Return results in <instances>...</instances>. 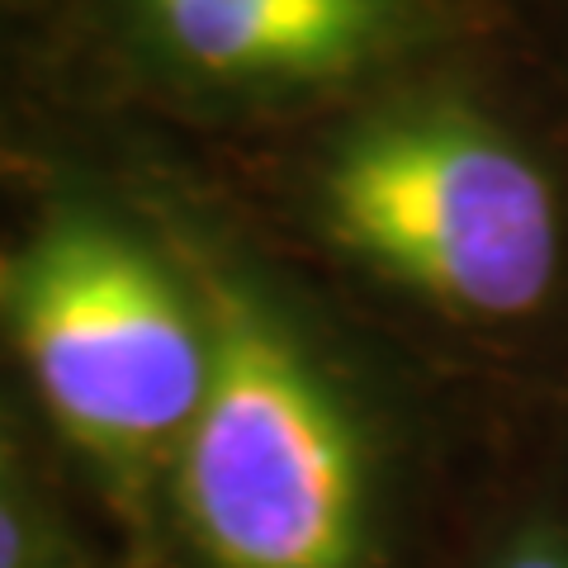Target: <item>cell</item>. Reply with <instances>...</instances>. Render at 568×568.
Wrapping results in <instances>:
<instances>
[{"mask_svg": "<svg viewBox=\"0 0 568 568\" xmlns=\"http://www.w3.org/2000/svg\"><path fill=\"white\" fill-rule=\"evenodd\" d=\"M29 564V521H24V503L14 488V459H10V440L0 426V568H24Z\"/></svg>", "mask_w": 568, "mask_h": 568, "instance_id": "cell-4", "label": "cell"}, {"mask_svg": "<svg viewBox=\"0 0 568 568\" xmlns=\"http://www.w3.org/2000/svg\"><path fill=\"white\" fill-rule=\"evenodd\" d=\"M181 507L213 568H355L361 455L275 317L209 290V388L181 440Z\"/></svg>", "mask_w": 568, "mask_h": 568, "instance_id": "cell-1", "label": "cell"}, {"mask_svg": "<svg viewBox=\"0 0 568 568\" xmlns=\"http://www.w3.org/2000/svg\"><path fill=\"white\" fill-rule=\"evenodd\" d=\"M148 10L156 6H209V10H384L388 0H142Z\"/></svg>", "mask_w": 568, "mask_h": 568, "instance_id": "cell-5", "label": "cell"}, {"mask_svg": "<svg viewBox=\"0 0 568 568\" xmlns=\"http://www.w3.org/2000/svg\"><path fill=\"white\" fill-rule=\"evenodd\" d=\"M327 209L346 246L459 313H530L559 271V213L540 166L450 104L355 133L332 162Z\"/></svg>", "mask_w": 568, "mask_h": 568, "instance_id": "cell-2", "label": "cell"}, {"mask_svg": "<svg viewBox=\"0 0 568 568\" xmlns=\"http://www.w3.org/2000/svg\"><path fill=\"white\" fill-rule=\"evenodd\" d=\"M503 568H568V549L549 536H526L521 545L507 549Z\"/></svg>", "mask_w": 568, "mask_h": 568, "instance_id": "cell-6", "label": "cell"}, {"mask_svg": "<svg viewBox=\"0 0 568 568\" xmlns=\"http://www.w3.org/2000/svg\"><path fill=\"white\" fill-rule=\"evenodd\" d=\"M0 304L48 413L114 469L185 440L209 388V327L138 242L58 219L0 275Z\"/></svg>", "mask_w": 568, "mask_h": 568, "instance_id": "cell-3", "label": "cell"}]
</instances>
